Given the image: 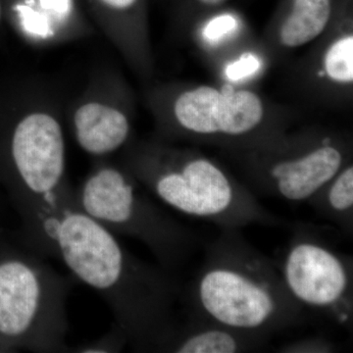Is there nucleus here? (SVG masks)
Here are the masks:
<instances>
[{"instance_id": "obj_12", "label": "nucleus", "mask_w": 353, "mask_h": 353, "mask_svg": "<svg viewBox=\"0 0 353 353\" xmlns=\"http://www.w3.org/2000/svg\"><path fill=\"white\" fill-rule=\"evenodd\" d=\"M6 11L13 29L32 48H53L95 32L78 0H6Z\"/></svg>"}, {"instance_id": "obj_3", "label": "nucleus", "mask_w": 353, "mask_h": 353, "mask_svg": "<svg viewBox=\"0 0 353 353\" xmlns=\"http://www.w3.org/2000/svg\"><path fill=\"white\" fill-rule=\"evenodd\" d=\"M121 152L120 163L139 183L182 214L208 221L221 230L285 225L243 181L199 150L153 138L132 139Z\"/></svg>"}, {"instance_id": "obj_7", "label": "nucleus", "mask_w": 353, "mask_h": 353, "mask_svg": "<svg viewBox=\"0 0 353 353\" xmlns=\"http://www.w3.org/2000/svg\"><path fill=\"white\" fill-rule=\"evenodd\" d=\"M74 281L28 248L3 246L0 250V343L8 350L68 352L67 301Z\"/></svg>"}, {"instance_id": "obj_22", "label": "nucleus", "mask_w": 353, "mask_h": 353, "mask_svg": "<svg viewBox=\"0 0 353 353\" xmlns=\"http://www.w3.org/2000/svg\"><path fill=\"white\" fill-rule=\"evenodd\" d=\"M4 6L2 0H0V23H1L2 17H3Z\"/></svg>"}, {"instance_id": "obj_2", "label": "nucleus", "mask_w": 353, "mask_h": 353, "mask_svg": "<svg viewBox=\"0 0 353 353\" xmlns=\"http://www.w3.org/2000/svg\"><path fill=\"white\" fill-rule=\"evenodd\" d=\"M188 299L190 316L268 338L305 318V308L290 294L279 265L246 241L241 230L222 229L209 243Z\"/></svg>"}, {"instance_id": "obj_17", "label": "nucleus", "mask_w": 353, "mask_h": 353, "mask_svg": "<svg viewBox=\"0 0 353 353\" xmlns=\"http://www.w3.org/2000/svg\"><path fill=\"white\" fill-rule=\"evenodd\" d=\"M199 23L201 41L212 50H220L238 39L243 28L240 16L223 8Z\"/></svg>"}, {"instance_id": "obj_5", "label": "nucleus", "mask_w": 353, "mask_h": 353, "mask_svg": "<svg viewBox=\"0 0 353 353\" xmlns=\"http://www.w3.org/2000/svg\"><path fill=\"white\" fill-rule=\"evenodd\" d=\"M62 112L60 94L43 80L20 81L0 95V179L15 203L71 183Z\"/></svg>"}, {"instance_id": "obj_10", "label": "nucleus", "mask_w": 353, "mask_h": 353, "mask_svg": "<svg viewBox=\"0 0 353 353\" xmlns=\"http://www.w3.org/2000/svg\"><path fill=\"white\" fill-rule=\"evenodd\" d=\"M67 112L77 145L95 160L122 152L132 141L134 95L116 69L108 67L94 72Z\"/></svg>"}, {"instance_id": "obj_16", "label": "nucleus", "mask_w": 353, "mask_h": 353, "mask_svg": "<svg viewBox=\"0 0 353 353\" xmlns=\"http://www.w3.org/2000/svg\"><path fill=\"white\" fill-rule=\"evenodd\" d=\"M316 212L347 234H353V163L348 162L307 201Z\"/></svg>"}, {"instance_id": "obj_15", "label": "nucleus", "mask_w": 353, "mask_h": 353, "mask_svg": "<svg viewBox=\"0 0 353 353\" xmlns=\"http://www.w3.org/2000/svg\"><path fill=\"white\" fill-rule=\"evenodd\" d=\"M270 338L223 326L190 316L173 325L158 339L152 352L172 353H241L263 350Z\"/></svg>"}, {"instance_id": "obj_18", "label": "nucleus", "mask_w": 353, "mask_h": 353, "mask_svg": "<svg viewBox=\"0 0 353 353\" xmlns=\"http://www.w3.org/2000/svg\"><path fill=\"white\" fill-rule=\"evenodd\" d=\"M229 0H174L175 20L181 27H194L210 14L224 8Z\"/></svg>"}, {"instance_id": "obj_14", "label": "nucleus", "mask_w": 353, "mask_h": 353, "mask_svg": "<svg viewBox=\"0 0 353 353\" xmlns=\"http://www.w3.org/2000/svg\"><path fill=\"white\" fill-rule=\"evenodd\" d=\"M343 0H281L266 32L271 52L287 53L313 43L333 24Z\"/></svg>"}, {"instance_id": "obj_19", "label": "nucleus", "mask_w": 353, "mask_h": 353, "mask_svg": "<svg viewBox=\"0 0 353 353\" xmlns=\"http://www.w3.org/2000/svg\"><path fill=\"white\" fill-rule=\"evenodd\" d=\"M129 345L126 334L123 330L113 322L112 327L94 341L69 348L68 352L77 353H108L120 352Z\"/></svg>"}, {"instance_id": "obj_4", "label": "nucleus", "mask_w": 353, "mask_h": 353, "mask_svg": "<svg viewBox=\"0 0 353 353\" xmlns=\"http://www.w3.org/2000/svg\"><path fill=\"white\" fill-rule=\"evenodd\" d=\"M155 138L212 145L223 152L266 145L290 129V117L257 92L232 85L170 83L146 92Z\"/></svg>"}, {"instance_id": "obj_1", "label": "nucleus", "mask_w": 353, "mask_h": 353, "mask_svg": "<svg viewBox=\"0 0 353 353\" xmlns=\"http://www.w3.org/2000/svg\"><path fill=\"white\" fill-rule=\"evenodd\" d=\"M74 187L16 203L21 243L43 259L62 262L72 277L102 297L134 350L152 352L173 325L181 294L174 274L143 261L74 201Z\"/></svg>"}, {"instance_id": "obj_6", "label": "nucleus", "mask_w": 353, "mask_h": 353, "mask_svg": "<svg viewBox=\"0 0 353 353\" xmlns=\"http://www.w3.org/2000/svg\"><path fill=\"white\" fill-rule=\"evenodd\" d=\"M73 197L79 208L116 236L143 243L169 273L183 266L196 248L194 232L158 205L131 172L108 158L95 160Z\"/></svg>"}, {"instance_id": "obj_11", "label": "nucleus", "mask_w": 353, "mask_h": 353, "mask_svg": "<svg viewBox=\"0 0 353 353\" xmlns=\"http://www.w3.org/2000/svg\"><path fill=\"white\" fill-rule=\"evenodd\" d=\"M92 22L132 71L148 81L154 73L148 0H85Z\"/></svg>"}, {"instance_id": "obj_20", "label": "nucleus", "mask_w": 353, "mask_h": 353, "mask_svg": "<svg viewBox=\"0 0 353 353\" xmlns=\"http://www.w3.org/2000/svg\"><path fill=\"white\" fill-rule=\"evenodd\" d=\"M261 57L252 51H245L240 57L234 58L225 67V76L232 82H238L254 75L262 68Z\"/></svg>"}, {"instance_id": "obj_21", "label": "nucleus", "mask_w": 353, "mask_h": 353, "mask_svg": "<svg viewBox=\"0 0 353 353\" xmlns=\"http://www.w3.org/2000/svg\"><path fill=\"white\" fill-rule=\"evenodd\" d=\"M336 345L331 341L320 336H311L303 340L285 343L279 352L288 353H329L336 350Z\"/></svg>"}, {"instance_id": "obj_8", "label": "nucleus", "mask_w": 353, "mask_h": 353, "mask_svg": "<svg viewBox=\"0 0 353 353\" xmlns=\"http://www.w3.org/2000/svg\"><path fill=\"white\" fill-rule=\"evenodd\" d=\"M224 152L254 194L301 203L352 161V143L343 132L307 127L259 148Z\"/></svg>"}, {"instance_id": "obj_13", "label": "nucleus", "mask_w": 353, "mask_h": 353, "mask_svg": "<svg viewBox=\"0 0 353 353\" xmlns=\"http://www.w3.org/2000/svg\"><path fill=\"white\" fill-rule=\"evenodd\" d=\"M308 65L307 85L323 99H348L353 88L352 0H343L338 15Z\"/></svg>"}, {"instance_id": "obj_9", "label": "nucleus", "mask_w": 353, "mask_h": 353, "mask_svg": "<svg viewBox=\"0 0 353 353\" xmlns=\"http://www.w3.org/2000/svg\"><path fill=\"white\" fill-rule=\"evenodd\" d=\"M282 264L283 281L292 297L332 321L352 328V257L333 248L304 223L292 226Z\"/></svg>"}]
</instances>
